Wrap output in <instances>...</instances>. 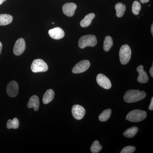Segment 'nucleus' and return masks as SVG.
<instances>
[{
  "label": "nucleus",
  "instance_id": "1",
  "mask_svg": "<svg viewBox=\"0 0 153 153\" xmlns=\"http://www.w3.org/2000/svg\"><path fill=\"white\" fill-rule=\"evenodd\" d=\"M144 91L139 90H129L127 91L124 96L125 101L128 103H132L142 100L146 97Z\"/></svg>",
  "mask_w": 153,
  "mask_h": 153
},
{
  "label": "nucleus",
  "instance_id": "2",
  "mask_svg": "<svg viewBox=\"0 0 153 153\" xmlns=\"http://www.w3.org/2000/svg\"><path fill=\"white\" fill-rule=\"evenodd\" d=\"M96 37L93 35H88L82 36L78 41V46L81 49L87 47H95L97 44Z\"/></svg>",
  "mask_w": 153,
  "mask_h": 153
},
{
  "label": "nucleus",
  "instance_id": "3",
  "mask_svg": "<svg viewBox=\"0 0 153 153\" xmlns=\"http://www.w3.org/2000/svg\"><path fill=\"white\" fill-rule=\"evenodd\" d=\"M147 113L141 110H134L127 115V120L132 122H139L146 119Z\"/></svg>",
  "mask_w": 153,
  "mask_h": 153
},
{
  "label": "nucleus",
  "instance_id": "4",
  "mask_svg": "<svg viewBox=\"0 0 153 153\" xmlns=\"http://www.w3.org/2000/svg\"><path fill=\"white\" fill-rule=\"evenodd\" d=\"M131 51L128 45L125 44L121 47L120 50V60L121 63L126 65L128 63L131 57Z\"/></svg>",
  "mask_w": 153,
  "mask_h": 153
},
{
  "label": "nucleus",
  "instance_id": "5",
  "mask_svg": "<svg viewBox=\"0 0 153 153\" xmlns=\"http://www.w3.org/2000/svg\"><path fill=\"white\" fill-rule=\"evenodd\" d=\"M31 69L34 73L45 72L48 69L47 63L42 59H36L33 61L31 66Z\"/></svg>",
  "mask_w": 153,
  "mask_h": 153
},
{
  "label": "nucleus",
  "instance_id": "6",
  "mask_svg": "<svg viewBox=\"0 0 153 153\" xmlns=\"http://www.w3.org/2000/svg\"><path fill=\"white\" fill-rule=\"evenodd\" d=\"M90 66V63L88 60H83L77 63L72 69L74 74H79L87 71Z\"/></svg>",
  "mask_w": 153,
  "mask_h": 153
},
{
  "label": "nucleus",
  "instance_id": "7",
  "mask_svg": "<svg viewBox=\"0 0 153 153\" xmlns=\"http://www.w3.org/2000/svg\"><path fill=\"white\" fill-rule=\"evenodd\" d=\"M72 116L77 120H80L84 117L85 114V110L83 107L79 105H73L71 109Z\"/></svg>",
  "mask_w": 153,
  "mask_h": 153
},
{
  "label": "nucleus",
  "instance_id": "8",
  "mask_svg": "<svg viewBox=\"0 0 153 153\" xmlns=\"http://www.w3.org/2000/svg\"><path fill=\"white\" fill-rule=\"evenodd\" d=\"M26 49L25 41L23 38H20L16 41L14 45L13 53L17 56H20L25 52Z\"/></svg>",
  "mask_w": 153,
  "mask_h": 153
},
{
  "label": "nucleus",
  "instance_id": "9",
  "mask_svg": "<svg viewBox=\"0 0 153 153\" xmlns=\"http://www.w3.org/2000/svg\"><path fill=\"white\" fill-rule=\"evenodd\" d=\"M97 82L98 85L105 89H109L111 87L110 80L104 74H99L97 76Z\"/></svg>",
  "mask_w": 153,
  "mask_h": 153
},
{
  "label": "nucleus",
  "instance_id": "10",
  "mask_svg": "<svg viewBox=\"0 0 153 153\" xmlns=\"http://www.w3.org/2000/svg\"><path fill=\"white\" fill-rule=\"evenodd\" d=\"M7 92L10 97H16L19 92L18 83L15 81H12L9 82L7 85Z\"/></svg>",
  "mask_w": 153,
  "mask_h": 153
},
{
  "label": "nucleus",
  "instance_id": "11",
  "mask_svg": "<svg viewBox=\"0 0 153 153\" xmlns=\"http://www.w3.org/2000/svg\"><path fill=\"white\" fill-rule=\"evenodd\" d=\"M77 6L76 4L73 3H68L64 4L63 6V13L68 17H72L74 16Z\"/></svg>",
  "mask_w": 153,
  "mask_h": 153
},
{
  "label": "nucleus",
  "instance_id": "12",
  "mask_svg": "<svg viewBox=\"0 0 153 153\" xmlns=\"http://www.w3.org/2000/svg\"><path fill=\"white\" fill-rule=\"evenodd\" d=\"M48 33L51 38L55 40L61 39L65 36L64 31L60 27H56L51 29L49 30Z\"/></svg>",
  "mask_w": 153,
  "mask_h": 153
},
{
  "label": "nucleus",
  "instance_id": "13",
  "mask_svg": "<svg viewBox=\"0 0 153 153\" xmlns=\"http://www.w3.org/2000/svg\"><path fill=\"white\" fill-rule=\"evenodd\" d=\"M137 70L139 73V76L137 77L138 81L141 83L147 82L149 78L146 72L143 70V66L140 65L137 68Z\"/></svg>",
  "mask_w": 153,
  "mask_h": 153
},
{
  "label": "nucleus",
  "instance_id": "14",
  "mask_svg": "<svg viewBox=\"0 0 153 153\" xmlns=\"http://www.w3.org/2000/svg\"><path fill=\"white\" fill-rule=\"evenodd\" d=\"M40 101L39 99L37 96L33 95L27 103V106L29 108H33L35 111H37L39 109Z\"/></svg>",
  "mask_w": 153,
  "mask_h": 153
},
{
  "label": "nucleus",
  "instance_id": "15",
  "mask_svg": "<svg viewBox=\"0 0 153 153\" xmlns=\"http://www.w3.org/2000/svg\"><path fill=\"white\" fill-rule=\"evenodd\" d=\"M54 96H55V92L54 91L51 89H48L43 96V103L45 104H48L53 100Z\"/></svg>",
  "mask_w": 153,
  "mask_h": 153
},
{
  "label": "nucleus",
  "instance_id": "16",
  "mask_svg": "<svg viewBox=\"0 0 153 153\" xmlns=\"http://www.w3.org/2000/svg\"><path fill=\"white\" fill-rule=\"evenodd\" d=\"M94 17H95V15L93 13L88 14L85 16L84 19H82L80 22V26L82 27H88L91 24Z\"/></svg>",
  "mask_w": 153,
  "mask_h": 153
},
{
  "label": "nucleus",
  "instance_id": "17",
  "mask_svg": "<svg viewBox=\"0 0 153 153\" xmlns=\"http://www.w3.org/2000/svg\"><path fill=\"white\" fill-rule=\"evenodd\" d=\"M13 17L9 14H0V26H6L12 23Z\"/></svg>",
  "mask_w": 153,
  "mask_h": 153
},
{
  "label": "nucleus",
  "instance_id": "18",
  "mask_svg": "<svg viewBox=\"0 0 153 153\" xmlns=\"http://www.w3.org/2000/svg\"><path fill=\"white\" fill-rule=\"evenodd\" d=\"M115 9L116 11V16L118 18H121L123 16L125 12L126 7L122 3H118L115 6Z\"/></svg>",
  "mask_w": 153,
  "mask_h": 153
},
{
  "label": "nucleus",
  "instance_id": "19",
  "mask_svg": "<svg viewBox=\"0 0 153 153\" xmlns=\"http://www.w3.org/2000/svg\"><path fill=\"white\" fill-rule=\"evenodd\" d=\"M138 131V128L136 126L130 128L124 132L123 135L126 137L132 138L135 136Z\"/></svg>",
  "mask_w": 153,
  "mask_h": 153
},
{
  "label": "nucleus",
  "instance_id": "20",
  "mask_svg": "<svg viewBox=\"0 0 153 153\" xmlns=\"http://www.w3.org/2000/svg\"><path fill=\"white\" fill-rule=\"evenodd\" d=\"M111 110L110 109L105 110L100 114L99 120L101 122H105L109 119L111 115Z\"/></svg>",
  "mask_w": 153,
  "mask_h": 153
},
{
  "label": "nucleus",
  "instance_id": "21",
  "mask_svg": "<svg viewBox=\"0 0 153 153\" xmlns=\"http://www.w3.org/2000/svg\"><path fill=\"white\" fill-rule=\"evenodd\" d=\"M113 44L112 38L111 36H107L105 38L103 43V49L105 52H108Z\"/></svg>",
  "mask_w": 153,
  "mask_h": 153
},
{
  "label": "nucleus",
  "instance_id": "22",
  "mask_svg": "<svg viewBox=\"0 0 153 153\" xmlns=\"http://www.w3.org/2000/svg\"><path fill=\"white\" fill-rule=\"evenodd\" d=\"M19 121L17 118H14L13 120H9L7 124V127L8 129H17L19 127Z\"/></svg>",
  "mask_w": 153,
  "mask_h": 153
},
{
  "label": "nucleus",
  "instance_id": "23",
  "mask_svg": "<svg viewBox=\"0 0 153 153\" xmlns=\"http://www.w3.org/2000/svg\"><path fill=\"white\" fill-rule=\"evenodd\" d=\"M102 146L100 144L98 140H95L91 146L90 150L91 153H97L99 152L102 149Z\"/></svg>",
  "mask_w": 153,
  "mask_h": 153
},
{
  "label": "nucleus",
  "instance_id": "24",
  "mask_svg": "<svg viewBox=\"0 0 153 153\" xmlns=\"http://www.w3.org/2000/svg\"><path fill=\"white\" fill-rule=\"evenodd\" d=\"M141 9L140 4L138 1H134L132 5V12L135 15H138L139 14Z\"/></svg>",
  "mask_w": 153,
  "mask_h": 153
},
{
  "label": "nucleus",
  "instance_id": "25",
  "mask_svg": "<svg viewBox=\"0 0 153 153\" xmlns=\"http://www.w3.org/2000/svg\"><path fill=\"white\" fill-rule=\"evenodd\" d=\"M136 148L133 146H127L123 148L120 153H132L135 151Z\"/></svg>",
  "mask_w": 153,
  "mask_h": 153
},
{
  "label": "nucleus",
  "instance_id": "26",
  "mask_svg": "<svg viewBox=\"0 0 153 153\" xmlns=\"http://www.w3.org/2000/svg\"><path fill=\"white\" fill-rule=\"evenodd\" d=\"M149 109L150 111H152L153 110V97H152L151 104L149 106Z\"/></svg>",
  "mask_w": 153,
  "mask_h": 153
},
{
  "label": "nucleus",
  "instance_id": "27",
  "mask_svg": "<svg viewBox=\"0 0 153 153\" xmlns=\"http://www.w3.org/2000/svg\"><path fill=\"white\" fill-rule=\"evenodd\" d=\"M149 71L151 76H152V77H153V65H152V67L150 68Z\"/></svg>",
  "mask_w": 153,
  "mask_h": 153
},
{
  "label": "nucleus",
  "instance_id": "28",
  "mask_svg": "<svg viewBox=\"0 0 153 153\" xmlns=\"http://www.w3.org/2000/svg\"><path fill=\"white\" fill-rule=\"evenodd\" d=\"M150 0H140V2L142 4L149 2Z\"/></svg>",
  "mask_w": 153,
  "mask_h": 153
},
{
  "label": "nucleus",
  "instance_id": "29",
  "mask_svg": "<svg viewBox=\"0 0 153 153\" xmlns=\"http://www.w3.org/2000/svg\"><path fill=\"white\" fill-rule=\"evenodd\" d=\"M2 49V45L1 43L0 42V54L1 52Z\"/></svg>",
  "mask_w": 153,
  "mask_h": 153
},
{
  "label": "nucleus",
  "instance_id": "30",
  "mask_svg": "<svg viewBox=\"0 0 153 153\" xmlns=\"http://www.w3.org/2000/svg\"><path fill=\"white\" fill-rule=\"evenodd\" d=\"M151 33H152V36H153V25H152V26H151Z\"/></svg>",
  "mask_w": 153,
  "mask_h": 153
},
{
  "label": "nucleus",
  "instance_id": "31",
  "mask_svg": "<svg viewBox=\"0 0 153 153\" xmlns=\"http://www.w3.org/2000/svg\"><path fill=\"white\" fill-rule=\"evenodd\" d=\"M4 1V0H0V5L1 4H2L3 3V2Z\"/></svg>",
  "mask_w": 153,
  "mask_h": 153
},
{
  "label": "nucleus",
  "instance_id": "32",
  "mask_svg": "<svg viewBox=\"0 0 153 153\" xmlns=\"http://www.w3.org/2000/svg\"><path fill=\"white\" fill-rule=\"evenodd\" d=\"M4 1H6V0H4Z\"/></svg>",
  "mask_w": 153,
  "mask_h": 153
}]
</instances>
